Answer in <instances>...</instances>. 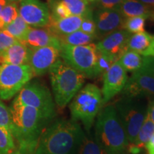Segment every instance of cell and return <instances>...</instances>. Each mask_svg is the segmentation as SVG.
Instances as JSON below:
<instances>
[{
	"label": "cell",
	"mask_w": 154,
	"mask_h": 154,
	"mask_svg": "<svg viewBox=\"0 0 154 154\" xmlns=\"http://www.w3.org/2000/svg\"><path fill=\"white\" fill-rule=\"evenodd\" d=\"M86 135L76 121L57 119L44 129L34 154H76Z\"/></svg>",
	"instance_id": "6da1fadb"
},
{
	"label": "cell",
	"mask_w": 154,
	"mask_h": 154,
	"mask_svg": "<svg viewBox=\"0 0 154 154\" xmlns=\"http://www.w3.org/2000/svg\"><path fill=\"white\" fill-rule=\"evenodd\" d=\"M13 123V136L24 154H34L38 140L50 121L34 108L12 101L9 107Z\"/></svg>",
	"instance_id": "7a4b0ae2"
},
{
	"label": "cell",
	"mask_w": 154,
	"mask_h": 154,
	"mask_svg": "<svg viewBox=\"0 0 154 154\" xmlns=\"http://www.w3.org/2000/svg\"><path fill=\"white\" fill-rule=\"evenodd\" d=\"M94 140L105 154H126L128 137L114 106L102 107L96 117Z\"/></svg>",
	"instance_id": "3957f363"
},
{
	"label": "cell",
	"mask_w": 154,
	"mask_h": 154,
	"mask_svg": "<svg viewBox=\"0 0 154 154\" xmlns=\"http://www.w3.org/2000/svg\"><path fill=\"white\" fill-rule=\"evenodd\" d=\"M54 100L60 109L66 107L82 89L86 76L59 58L49 70Z\"/></svg>",
	"instance_id": "277c9868"
},
{
	"label": "cell",
	"mask_w": 154,
	"mask_h": 154,
	"mask_svg": "<svg viewBox=\"0 0 154 154\" xmlns=\"http://www.w3.org/2000/svg\"><path fill=\"white\" fill-rule=\"evenodd\" d=\"M103 107L101 90L93 84H87L72 100L69 109L72 120L82 123L89 134L92 125Z\"/></svg>",
	"instance_id": "5b68a950"
},
{
	"label": "cell",
	"mask_w": 154,
	"mask_h": 154,
	"mask_svg": "<svg viewBox=\"0 0 154 154\" xmlns=\"http://www.w3.org/2000/svg\"><path fill=\"white\" fill-rule=\"evenodd\" d=\"M113 106L124 126L129 144L132 143L145 121L148 104L142 98L121 96Z\"/></svg>",
	"instance_id": "8992f818"
},
{
	"label": "cell",
	"mask_w": 154,
	"mask_h": 154,
	"mask_svg": "<svg viewBox=\"0 0 154 154\" xmlns=\"http://www.w3.org/2000/svg\"><path fill=\"white\" fill-rule=\"evenodd\" d=\"M13 101L34 108L51 121L56 116L55 102L49 89L38 81H32L17 94Z\"/></svg>",
	"instance_id": "52a82bcc"
},
{
	"label": "cell",
	"mask_w": 154,
	"mask_h": 154,
	"mask_svg": "<svg viewBox=\"0 0 154 154\" xmlns=\"http://www.w3.org/2000/svg\"><path fill=\"white\" fill-rule=\"evenodd\" d=\"M97 56L98 50L94 43L83 46L61 45L60 59L69 66L84 75L86 78L96 77Z\"/></svg>",
	"instance_id": "ba28073f"
},
{
	"label": "cell",
	"mask_w": 154,
	"mask_h": 154,
	"mask_svg": "<svg viewBox=\"0 0 154 154\" xmlns=\"http://www.w3.org/2000/svg\"><path fill=\"white\" fill-rule=\"evenodd\" d=\"M33 76L29 65L0 63V99L9 100L16 96Z\"/></svg>",
	"instance_id": "9c48e42d"
},
{
	"label": "cell",
	"mask_w": 154,
	"mask_h": 154,
	"mask_svg": "<svg viewBox=\"0 0 154 154\" xmlns=\"http://www.w3.org/2000/svg\"><path fill=\"white\" fill-rule=\"evenodd\" d=\"M19 15L30 27L47 28L51 21L47 4L42 0H21Z\"/></svg>",
	"instance_id": "30bf717a"
},
{
	"label": "cell",
	"mask_w": 154,
	"mask_h": 154,
	"mask_svg": "<svg viewBox=\"0 0 154 154\" xmlns=\"http://www.w3.org/2000/svg\"><path fill=\"white\" fill-rule=\"evenodd\" d=\"M128 80L126 71L118 61L103 74L101 94L103 106L109 103L113 97L120 94Z\"/></svg>",
	"instance_id": "8fae6325"
},
{
	"label": "cell",
	"mask_w": 154,
	"mask_h": 154,
	"mask_svg": "<svg viewBox=\"0 0 154 154\" xmlns=\"http://www.w3.org/2000/svg\"><path fill=\"white\" fill-rule=\"evenodd\" d=\"M121 94L126 97L142 99L154 96V76L142 69L133 72Z\"/></svg>",
	"instance_id": "7c38bea8"
},
{
	"label": "cell",
	"mask_w": 154,
	"mask_h": 154,
	"mask_svg": "<svg viewBox=\"0 0 154 154\" xmlns=\"http://www.w3.org/2000/svg\"><path fill=\"white\" fill-rule=\"evenodd\" d=\"M60 48L56 47L29 48L28 65L32 69L34 76H43L49 72L50 68L60 58Z\"/></svg>",
	"instance_id": "4fadbf2b"
},
{
	"label": "cell",
	"mask_w": 154,
	"mask_h": 154,
	"mask_svg": "<svg viewBox=\"0 0 154 154\" xmlns=\"http://www.w3.org/2000/svg\"><path fill=\"white\" fill-rule=\"evenodd\" d=\"M131 34L124 29H119L100 39L96 44L97 50L111 56L116 61L128 51V42Z\"/></svg>",
	"instance_id": "5bb4252c"
},
{
	"label": "cell",
	"mask_w": 154,
	"mask_h": 154,
	"mask_svg": "<svg viewBox=\"0 0 154 154\" xmlns=\"http://www.w3.org/2000/svg\"><path fill=\"white\" fill-rule=\"evenodd\" d=\"M93 19L96 36L101 39L115 31L121 29L124 20L119 9H94Z\"/></svg>",
	"instance_id": "9a60e30c"
},
{
	"label": "cell",
	"mask_w": 154,
	"mask_h": 154,
	"mask_svg": "<svg viewBox=\"0 0 154 154\" xmlns=\"http://www.w3.org/2000/svg\"><path fill=\"white\" fill-rule=\"evenodd\" d=\"M22 42L29 48H41L46 47H61L59 38L51 33L47 28L29 29Z\"/></svg>",
	"instance_id": "2e32d148"
},
{
	"label": "cell",
	"mask_w": 154,
	"mask_h": 154,
	"mask_svg": "<svg viewBox=\"0 0 154 154\" xmlns=\"http://www.w3.org/2000/svg\"><path fill=\"white\" fill-rule=\"evenodd\" d=\"M30 49L23 42L18 41L3 52L0 53V63L28 65Z\"/></svg>",
	"instance_id": "e0dca14e"
},
{
	"label": "cell",
	"mask_w": 154,
	"mask_h": 154,
	"mask_svg": "<svg viewBox=\"0 0 154 154\" xmlns=\"http://www.w3.org/2000/svg\"><path fill=\"white\" fill-rule=\"evenodd\" d=\"M82 17L71 16L59 19H51L47 29L58 38L80 29Z\"/></svg>",
	"instance_id": "ac0fdd59"
},
{
	"label": "cell",
	"mask_w": 154,
	"mask_h": 154,
	"mask_svg": "<svg viewBox=\"0 0 154 154\" xmlns=\"http://www.w3.org/2000/svg\"><path fill=\"white\" fill-rule=\"evenodd\" d=\"M119 11L124 19L134 17H143L149 19L153 16L154 8L144 5L138 0H124Z\"/></svg>",
	"instance_id": "d6986e66"
},
{
	"label": "cell",
	"mask_w": 154,
	"mask_h": 154,
	"mask_svg": "<svg viewBox=\"0 0 154 154\" xmlns=\"http://www.w3.org/2000/svg\"><path fill=\"white\" fill-rule=\"evenodd\" d=\"M154 134V124L147 113L141 128L132 143L128 148V152L131 154H138L143 150Z\"/></svg>",
	"instance_id": "ffe728a7"
},
{
	"label": "cell",
	"mask_w": 154,
	"mask_h": 154,
	"mask_svg": "<svg viewBox=\"0 0 154 154\" xmlns=\"http://www.w3.org/2000/svg\"><path fill=\"white\" fill-rule=\"evenodd\" d=\"M152 39L153 36L147 32L131 34L128 39V50L143 56L151 46Z\"/></svg>",
	"instance_id": "44dd1931"
},
{
	"label": "cell",
	"mask_w": 154,
	"mask_h": 154,
	"mask_svg": "<svg viewBox=\"0 0 154 154\" xmlns=\"http://www.w3.org/2000/svg\"><path fill=\"white\" fill-rule=\"evenodd\" d=\"M61 44H66L71 46H83L94 44L96 39H98L97 36L89 35L81 30L76 31L72 34L59 37Z\"/></svg>",
	"instance_id": "7402d4cb"
},
{
	"label": "cell",
	"mask_w": 154,
	"mask_h": 154,
	"mask_svg": "<svg viewBox=\"0 0 154 154\" xmlns=\"http://www.w3.org/2000/svg\"><path fill=\"white\" fill-rule=\"evenodd\" d=\"M144 56L132 51H127L118 61L127 72H134L141 69L143 63Z\"/></svg>",
	"instance_id": "603a6c76"
},
{
	"label": "cell",
	"mask_w": 154,
	"mask_h": 154,
	"mask_svg": "<svg viewBox=\"0 0 154 154\" xmlns=\"http://www.w3.org/2000/svg\"><path fill=\"white\" fill-rule=\"evenodd\" d=\"M30 26L19 15L13 22L6 26L2 30L11 37L22 42Z\"/></svg>",
	"instance_id": "cb8c5ba5"
},
{
	"label": "cell",
	"mask_w": 154,
	"mask_h": 154,
	"mask_svg": "<svg viewBox=\"0 0 154 154\" xmlns=\"http://www.w3.org/2000/svg\"><path fill=\"white\" fill-rule=\"evenodd\" d=\"M68 8L71 16L84 17L93 11L91 5L86 0H61Z\"/></svg>",
	"instance_id": "d4e9b609"
},
{
	"label": "cell",
	"mask_w": 154,
	"mask_h": 154,
	"mask_svg": "<svg viewBox=\"0 0 154 154\" xmlns=\"http://www.w3.org/2000/svg\"><path fill=\"white\" fill-rule=\"evenodd\" d=\"M14 140L10 131L0 127V154H11L17 151Z\"/></svg>",
	"instance_id": "484cf974"
},
{
	"label": "cell",
	"mask_w": 154,
	"mask_h": 154,
	"mask_svg": "<svg viewBox=\"0 0 154 154\" xmlns=\"http://www.w3.org/2000/svg\"><path fill=\"white\" fill-rule=\"evenodd\" d=\"M147 18L143 17H134L125 18L121 29L127 31L130 34H137L144 32L146 21Z\"/></svg>",
	"instance_id": "4316f807"
},
{
	"label": "cell",
	"mask_w": 154,
	"mask_h": 154,
	"mask_svg": "<svg viewBox=\"0 0 154 154\" xmlns=\"http://www.w3.org/2000/svg\"><path fill=\"white\" fill-rule=\"evenodd\" d=\"M18 16V4L7 3L0 13V30H2Z\"/></svg>",
	"instance_id": "83f0119b"
},
{
	"label": "cell",
	"mask_w": 154,
	"mask_h": 154,
	"mask_svg": "<svg viewBox=\"0 0 154 154\" xmlns=\"http://www.w3.org/2000/svg\"><path fill=\"white\" fill-rule=\"evenodd\" d=\"M114 62H116L115 59L111 56L98 51L95 69L96 77L103 75L106 72H107Z\"/></svg>",
	"instance_id": "f1b7e54d"
},
{
	"label": "cell",
	"mask_w": 154,
	"mask_h": 154,
	"mask_svg": "<svg viewBox=\"0 0 154 154\" xmlns=\"http://www.w3.org/2000/svg\"><path fill=\"white\" fill-rule=\"evenodd\" d=\"M76 154H105V153L97 145L94 137L90 135H86V137Z\"/></svg>",
	"instance_id": "f546056e"
},
{
	"label": "cell",
	"mask_w": 154,
	"mask_h": 154,
	"mask_svg": "<svg viewBox=\"0 0 154 154\" xmlns=\"http://www.w3.org/2000/svg\"><path fill=\"white\" fill-rule=\"evenodd\" d=\"M0 127L13 133V123L9 107L7 106L0 99ZM13 135V134H12Z\"/></svg>",
	"instance_id": "4dcf8cb0"
},
{
	"label": "cell",
	"mask_w": 154,
	"mask_h": 154,
	"mask_svg": "<svg viewBox=\"0 0 154 154\" xmlns=\"http://www.w3.org/2000/svg\"><path fill=\"white\" fill-rule=\"evenodd\" d=\"M79 30L89 35L96 36V28L93 19V11L83 17V21Z\"/></svg>",
	"instance_id": "1f68e13d"
},
{
	"label": "cell",
	"mask_w": 154,
	"mask_h": 154,
	"mask_svg": "<svg viewBox=\"0 0 154 154\" xmlns=\"http://www.w3.org/2000/svg\"><path fill=\"white\" fill-rule=\"evenodd\" d=\"M124 0H96L91 4L93 9H119Z\"/></svg>",
	"instance_id": "d6a6232c"
},
{
	"label": "cell",
	"mask_w": 154,
	"mask_h": 154,
	"mask_svg": "<svg viewBox=\"0 0 154 154\" xmlns=\"http://www.w3.org/2000/svg\"><path fill=\"white\" fill-rule=\"evenodd\" d=\"M17 42L18 40L11 37L3 30H0V53L5 51Z\"/></svg>",
	"instance_id": "836d02e7"
},
{
	"label": "cell",
	"mask_w": 154,
	"mask_h": 154,
	"mask_svg": "<svg viewBox=\"0 0 154 154\" xmlns=\"http://www.w3.org/2000/svg\"><path fill=\"white\" fill-rule=\"evenodd\" d=\"M141 69L154 76V57H144Z\"/></svg>",
	"instance_id": "e575fe53"
},
{
	"label": "cell",
	"mask_w": 154,
	"mask_h": 154,
	"mask_svg": "<svg viewBox=\"0 0 154 154\" xmlns=\"http://www.w3.org/2000/svg\"><path fill=\"white\" fill-rule=\"evenodd\" d=\"M148 154H154V134L145 146Z\"/></svg>",
	"instance_id": "d590c367"
},
{
	"label": "cell",
	"mask_w": 154,
	"mask_h": 154,
	"mask_svg": "<svg viewBox=\"0 0 154 154\" xmlns=\"http://www.w3.org/2000/svg\"><path fill=\"white\" fill-rule=\"evenodd\" d=\"M147 113L149 114L150 119L153 121L154 124V99L152 100L148 104Z\"/></svg>",
	"instance_id": "8d00e7d4"
},
{
	"label": "cell",
	"mask_w": 154,
	"mask_h": 154,
	"mask_svg": "<svg viewBox=\"0 0 154 154\" xmlns=\"http://www.w3.org/2000/svg\"><path fill=\"white\" fill-rule=\"evenodd\" d=\"M143 56L144 57H154V36H153L151 46Z\"/></svg>",
	"instance_id": "74e56055"
},
{
	"label": "cell",
	"mask_w": 154,
	"mask_h": 154,
	"mask_svg": "<svg viewBox=\"0 0 154 154\" xmlns=\"http://www.w3.org/2000/svg\"><path fill=\"white\" fill-rule=\"evenodd\" d=\"M144 5L154 8V0H138Z\"/></svg>",
	"instance_id": "f35d334b"
},
{
	"label": "cell",
	"mask_w": 154,
	"mask_h": 154,
	"mask_svg": "<svg viewBox=\"0 0 154 154\" xmlns=\"http://www.w3.org/2000/svg\"><path fill=\"white\" fill-rule=\"evenodd\" d=\"M7 4V0H0V13H1L2 10L5 5Z\"/></svg>",
	"instance_id": "ab89813d"
},
{
	"label": "cell",
	"mask_w": 154,
	"mask_h": 154,
	"mask_svg": "<svg viewBox=\"0 0 154 154\" xmlns=\"http://www.w3.org/2000/svg\"><path fill=\"white\" fill-rule=\"evenodd\" d=\"M21 0H7V3H14V4H19Z\"/></svg>",
	"instance_id": "60d3db41"
},
{
	"label": "cell",
	"mask_w": 154,
	"mask_h": 154,
	"mask_svg": "<svg viewBox=\"0 0 154 154\" xmlns=\"http://www.w3.org/2000/svg\"><path fill=\"white\" fill-rule=\"evenodd\" d=\"M11 154H24V153H22V152L19 151V150H17V151H15L14 153H11Z\"/></svg>",
	"instance_id": "b9f144b4"
},
{
	"label": "cell",
	"mask_w": 154,
	"mask_h": 154,
	"mask_svg": "<svg viewBox=\"0 0 154 154\" xmlns=\"http://www.w3.org/2000/svg\"><path fill=\"white\" fill-rule=\"evenodd\" d=\"M86 1H87L88 3H90L91 5V4H93L94 2H95L96 0H86Z\"/></svg>",
	"instance_id": "7bdbcfd3"
},
{
	"label": "cell",
	"mask_w": 154,
	"mask_h": 154,
	"mask_svg": "<svg viewBox=\"0 0 154 154\" xmlns=\"http://www.w3.org/2000/svg\"><path fill=\"white\" fill-rule=\"evenodd\" d=\"M151 18H152V19H154V13H153V16H152V17H151Z\"/></svg>",
	"instance_id": "ee69618b"
}]
</instances>
